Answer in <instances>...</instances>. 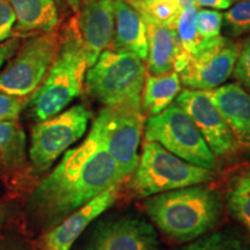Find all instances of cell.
<instances>
[{
	"label": "cell",
	"mask_w": 250,
	"mask_h": 250,
	"mask_svg": "<svg viewBox=\"0 0 250 250\" xmlns=\"http://www.w3.org/2000/svg\"><path fill=\"white\" fill-rule=\"evenodd\" d=\"M0 250H26L22 247L15 243L7 241V240H0Z\"/></svg>",
	"instance_id": "cell-33"
},
{
	"label": "cell",
	"mask_w": 250,
	"mask_h": 250,
	"mask_svg": "<svg viewBox=\"0 0 250 250\" xmlns=\"http://www.w3.org/2000/svg\"><path fill=\"white\" fill-rule=\"evenodd\" d=\"M15 14V33L37 34L55 31L58 11L55 0H8Z\"/></svg>",
	"instance_id": "cell-18"
},
{
	"label": "cell",
	"mask_w": 250,
	"mask_h": 250,
	"mask_svg": "<svg viewBox=\"0 0 250 250\" xmlns=\"http://www.w3.org/2000/svg\"><path fill=\"white\" fill-rule=\"evenodd\" d=\"M2 221H4V212L0 208V225L2 224Z\"/></svg>",
	"instance_id": "cell-34"
},
{
	"label": "cell",
	"mask_w": 250,
	"mask_h": 250,
	"mask_svg": "<svg viewBox=\"0 0 250 250\" xmlns=\"http://www.w3.org/2000/svg\"><path fill=\"white\" fill-rule=\"evenodd\" d=\"M228 31L232 36L250 33V0H239L223 14Z\"/></svg>",
	"instance_id": "cell-25"
},
{
	"label": "cell",
	"mask_w": 250,
	"mask_h": 250,
	"mask_svg": "<svg viewBox=\"0 0 250 250\" xmlns=\"http://www.w3.org/2000/svg\"><path fill=\"white\" fill-rule=\"evenodd\" d=\"M187 112L215 158H230L239 153V145L220 110L205 90L183 89L175 101Z\"/></svg>",
	"instance_id": "cell-12"
},
{
	"label": "cell",
	"mask_w": 250,
	"mask_h": 250,
	"mask_svg": "<svg viewBox=\"0 0 250 250\" xmlns=\"http://www.w3.org/2000/svg\"><path fill=\"white\" fill-rule=\"evenodd\" d=\"M147 30V58L146 68L149 74L174 72L175 62L181 52L179 37L174 28L145 21Z\"/></svg>",
	"instance_id": "cell-17"
},
{
	"label": "cell",
	"mask_w": 250,
	"mask_h": 250,
	"mask_svg": "<svg viewBox=\"0 0 250 250\" xmlns=\"http://www.w3.org/2000/svg\"><path fill=\"white\" fill-rule=\"evenodd\" d=\"M29 101L30 98H19L0 92V122L17 121Z\"/></svg>",
	"instance_id": "cell-28"
},
{
	"label": "cell",
	"mask_w": 250,
	"mask_h": 250,
	"mask_svg": "<svg viewBox=\"0 0 250 250\" xmlns=\"http://www.w3.org/2000/svg\"><path fill=\"white\" fill-rule=\"evenodd\" d=\"M118 192L120 186L112 187L72 212L45 234L42 240V250H70L83 230L115 204Z\"/></svg>",
	"instance_id": "cell-14"
},
{
	"label": "cell",
	"mask_w": 250,
	"mask_h": 250,
	"mask_svg": "<svg viewBox=\"0 0 250 250\" xmlns=\"http://www.w3.org/2000/svg\"><path fill=\"white\" fill-rule=\"evenodd\" d=\"M241 43L219 36L199 44L179 73L181 83L188 89L212 90L224 85L233 74Z\"/></svg>",
	"instance_id": "cell-10"
},
{
	"label": "cell",
	"mask_w": 250,
	"mask_h": 250,
	"mask_svg": "<svg viewBox=\"0 0 250 250\" xmlns=\"http://www.w3.org/2000/svg\"><path fill=\"white\" fill-rule=\"evenodd\" d=\"M19 46V40L13 39L4 44H0V67L5 64V62L14 54L15 50Z\"/></svg>",
	"instance_id": "cell-30"
},
{
	"label": "cell",
	"mask_w": 250,
	"mask_h": 250,
	"mask_svg": "<svg viewBox=\"0 0 250 250\" xmlns=\"http://www.w3.org/2000/svg\"><path fill=\"white\" fill-rule=\"evenodd\" d=\"M78 31L90 67L99 56L112 45L115 34L114 0H83Z\"/></svg>",
	"instance_id": "cell-13"
},
{
	"label": "cell",
	"mask_w": 250,
	"mask_h": 250,
	"mask_svg": "<svg viewBox=\"0 0 250 250\" xmlns=\"http://www.w3.org/2000/svg\"><path fill=\"white\" fill-rule=\"evenodd\" d=\"M125 1L132 6L134 9L139 11V9L143 8L144 6L151 4V2L159 1V0H125ZM179 1H180V4L183 6V7H186V6H188V5L195 4V0H179Z\"/></svg>",
	"instance_id": "cell-32"
},
{
	"label": "cell",
	"mask_w": 250,
	"mask_h": 250,
	"mask_svg": "<svg viewBox=\"0 0 250 250\" xmlns=\"http://www.w3.org/2000/svg\"><path fill=\"white\" fill-rule=\"evenodd\" d=\"M179 250H250V239L229 228L205 234Z\"/></svg>",
	"instance_id": "cell-22"
},
{
	"label": "cell",
	"mask_w": 250,
	"mask_h": 250,
	"mask_svg": "<svg viewBox=\"0 0 250 250\" xmlns=\"http://www.w3.org/2000/svg\"><path fill=\"white\" fill-rule=\"evenodd\" d=\"M92 129L117 165L124 179L139 162V145L144 130L143 109L104 107L93 122Z\"/></svg>",
	"instance_id": "cell-8"
},
{
	"label": "cell",
	"mask_w": 250,
	"mask_h": 250,
	"mask_svg": "<svg viewBox=\"0 0 250 250\" xmlns=\"http://www.w3.org/2000/svg\"><path fill=\"white\" fill-rule=\"evenodd\" d=\"M223 14L215 9L199 8L197 11V30L201 39V43L208 42L221 36V26H223Z\"/></svg>",
	"instance_id": "cell-26"
},
{
	"label": "cell",
	"mask_w": 250,
	"mask_h": 250,
	"mask_svg": "<svg viewBox=\"0 0 250 250\" xmlns=\"http://www.w3.org/2000/svg\"><path fill=\"white\" fill-rule=\"evenodd\" d=\"M115 34L112 49L124 50L142 61L147 58V30L145 21L137 9L125 0H114Z\"/></svg>",
	"instance_id": "cell-16"
},
{
	"label": "cell",
	"mask_w": 250,
	"mask_h": 250,
	"mask_svg": "<svg viewBox=\"0 0 250 250\" xmlns=\"http://www.w3.org/2000/svg\"><path fill=\"white\" fill-rule=\"evenodd\" d=\"M15 14L8 0H0V44L12 35Z\"/></svg>",
	"instance_id": "cell-29"
},
{
	"label": "cell",
	"mask_w": 250,
	"mask_h": 250,
	"mask_svg": "<svg viewBox=\"0 0 250 250\" xmlns=\"http://www.w3.org/2000/svg\"><path fill=\"white\" fill-rule=\"evenodd\" d=\"M182 9L183 6L180 4L179 0H159L144 6L138 12L144 21H149L175 29Z\"/></svg>",
	"instance_id": "cell-24"
},
{
	"label": "cell",
	"mask_w": 250,
	"mask_h": 250,
	"mask_svg": "<svg viewBox=\"0 0 250 250\" xmlns=\"http://www.w3.org/2000/svg\"><path fill=\"white\" fill-rule=\"evenodd\" d=\"M235 138L241 153L250 156V92L239 83L208 90Z\"/></svg>",
	"instance_id": "cell-15"
},
{
	"label": "cell",
	"mask_w": 250,
	"mask_h": 250,
	"mask_svg": "<svg viewBox=\"0 0 250 250\" xmlns=\"http://www.w3.org/2000/svg\"><path fill=\"white\" fill-rule=\"evenodd\" d=\"M145 62L124 50L107 49L87 70V93L104 107L142 109V93L147 76Z\"/></svg>",
	"instance_id": "cell-4"
},
{
	"label": "cell",
	"mask_w": 250,
	"mask_h": 250,
	"mask_svg": "<svg viewBox=\"0 0 250 250\" xmlns=\"http://www.w3.org/2000/svg\"><path fill=\"white\" fill-rule=\"evenodd\" d=\"M124 180L98 133L90 129L87 138L65 152L55 169L41 181L30 197L29 213L40 226L55 227Z\"/></svg>",
	"instance_id": "cell-1"
},
{
	"label": "cell",
	"mask_w": 250,
	"mask_h": 250,
	"mask_svg": "<svg viewBox=\"0 0 250 250\" xmlns=\"http://www.w3.org/2000/svg\"><path fill=\"white\" fill-rule=\"evenodd\" d=\"M145 211L162 233L176 241L198 239L218 224L223 214V196L197 184L148 197Z\"/></svg>",
	"instance_id": "cell-2"
},
{
	"label": "cell",
	"mask_w": 250,
	"mask_h": 250,
	"mask_svg": "<svg viewBox=\"0 0 250 250\" xmlns=\"http://www.w3.org/2000/svg\"><path fill=\"white\" fill-rule=\"evenodd\" d=\"M213 179V170L190 164L168 152L160 144L145 140L130 186L136 196L151 197L204 184Z\"/></svg>",
	"instance_id": "cell-5"
},
{
	"label": "cell",
	"mask_w": 250,
	"mask_h": 250,
	"mask_svg": "<svg viewBox=\"0 0 250 250\" xmlns=\"http://www.w3.org/2000/svg\"><path fill=\"white\" fill-rule=\"evenodd\" d=\"M61 43L62 36L56 30L29 37L0 72V92L31 98L44 80Z\"/></svg>",
	"instance_id": "cell-7"
},
{
	"label": "cell",
	"mask_w": 250,
	"mask_h": 250,
	"mask_svg": "<svg viewBox=\"0 0 250 250\" xmlns=\"http://www.w3.org/2000/svg\"><path fill=\"white\" fill-rule=\"evenodd\" d=\"M225 199L228 210L242 225L250 239V169L233 177Z\"/></svg>",
	"instance_id": "cell-20"
},
{
	"label": "cell",
	"mask_w": 250,
	"mask_h": 250,
	"mask_svg": "<svg viewBox=\"0 0 250 250\" xmlns=\"http://www.w3.org/2000/svg\"><path fill=\"white\" fill-rule=\"evenodd\" d=\"M1 165H2V161H1V158H0V167H1Z\"/></svg>",
	"instance_id": "cell-35"
},
{
	"label": "cell",
	"mask_w": 250,
	"mask_h": 250,
	"mask_svg": "<svg viewBox=\"0 0 250 250\" xmlns=\"http://www.w3.org/2000/svg\"><path fill=\"white\" fill-rule=\"evenodd\" d=\"M234 0H195V4L199 8L225 9L229 8Z\"/></svg>",
	"instance_id": "cell-31"
},
{
	"label": "cell",
	"mask_w": 250,
	"mask_h": 250,
	"mask_svg": "<svg viewBox=\"0 0 250 250\" xmlns=\"http://www.w3.org/2000/svg\"><path fill=\"white\" fill-rule=\"evenodd\" d=\"M181 80L176 72L147 74L142 93V109L151 116L159 115L176 100L181 93Z\"/></svg>",
	"instance_id": "cell-19"
},
{
	"label": "cell",
	"mask_w": 250,
	"mask_h": 250,
	"mask_svg": "<svg viewBox=\"0 0 250 250\" xmlns=\"http://www.w3.org/2000/svg\"><path fill=\"white\" fill-rule=\"evenodd\" d=\"M26 133L17 121L0 122V158L2 164L20 165L26 159Z\"/></svg>",
	"instance_id": "cell-21"
},
{
	"label": "cell",
	"mask_w": 250,
	"mask_h": 250,
	"mask_svg": "<svg viewBox=\"0 0 250 250\" xmlns=\"http://www.w3.org/2000/svg\"><path fill=\"white\" fill-rule=\"evenodd\" d=\"M90 120L89 109L76 104L33 127L29 159L37 171L48 170L62 153L83 138Z\"/></svg>",
	"instance_id": "cell-9"
},
{
	"label": "cell",
	"mask_w": 250,
	"mask_h": 250,
	"mask_svg": "<svg viewBox=\"0 0 250 250\" xmlns=\"http://www.w3.org/2000/svg\"><path fill=\"white\" fill-rule=\"evenodd\" d=\"M145 140L160 144L168 152L206 169L217 168V159L191 118L176 103L145 124Z\"/></svg>",
	"instance_id": "cell-6"
},
{
	"label": "cell",
	"mask_w": 250,
	"mask_h": 250,
	"mask_svg": "<svg viewBox=\"0 0 250 250\" xmlns=\"http://www.w3.org/2000/svg\"><path fill=\"white\" fill-rule=\"evenodd\" d=\"M88 61L78 27H70L39 89L30 98L29 110L36 121H45L64 111L85 86Z\"/></svg>",
	"instance_id": "cell-3"
},
{
	"label": "cell",
	"mask_w": 250,
	"mask_h": 250,
	"mask_svg": "<svg viewBox=\"0 0 250 250\" xmlns=\"http://www.w3.org/2000/svg\"><path fill=\"white\" fill-rule=\"evenodd\" d=\"M197 11H198V7L196 4L183 7L175 26L181 49L189 55L195 54L201 44V39L197 30Z\"/></svg>",
	"instance_id": "cell-23"
},
{
	"label": "cell",
	"mask_w": 250,
	"mask_h": 250,
	"mask_svg": "<svg viewBox=\"0 0 250 250\" xmlns=\"http://www.w3.org/2000/svg\"><path fill=\"white\" fill-rule=\"evenodd\" d=\"M83 250H161L153 225L136 213L101 220Z\"/></svg>",
	"instance_id": "cell-11"
},
{
	"label": "cell",
	"mask_w": 250,
	"mask_h": 250,
	"mask_svg": "<svg viewBox=\"0 0 250 250\" xmlns=\"http://www.w3.org/2000/svg\"><path fill=\"white\" fill-rule=\"evenodd\" d=\"M232 76L240 86L250 92V37L241 43Z\"/></svg>",
	"instance_id": "cell-27"
}]
</instances>
